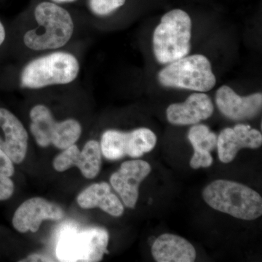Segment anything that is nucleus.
Returning <instances> with one entry per match:
<instances>
[{
    "mask_svg": "<svg viewBox=\"0 0 262 262\" xmlns=\"http://www.w3.org/2000/svg\"><path fill=\"white\" fill-rule=\"evenodd\" d=\"M77 203L83 209L99 208L108 214L121 216L124 206L118 198L112 192L106 182L96 183L82 191L77 198Z\"/></svg>",
    "mask_w": 262,
    "mask_h": 262,
    "instance_id": "17",
    "label": "nucleus"
},
{
    "mask_svg": "<svg viewBox=\"0 0 262 262\" xmlns=\"http://www.w3.org/2000/svg\"><path fill=\"white\" fill-rule=\"evenodd\" d=\"M125 3L126 0H89V8L96 16L105 17L113 14Z\"/></svg>",
    "mask_w": 262,
    "mask_h": 262,
    "instance_id": "20",
    "label": "nucleus"
},
{
    "mask_svg": "<svg viewBox=\"0 0 262 262\" xmlns=\"http://www.w3.org/2000/svg\"><path fill=\"white\" fill-rule=\"evenodd\" d=\"M158 81L164 87L204 93L216 84L211 62L201 54L187 56L160 71Z\"/></svg>",
    "mask_w": 262,
    "mask_h": 262,
    "instance_id": "5",
    "label": "nucleus"
},
{
    "mask_svg": "<svg viewBox=\"0 0 262 262\" xmlns=\"http://www.w3.org/2000/svg\"><path fill=\"white\" fill-rule=\"evenodd\" d=\"M29 119V130L41 147L52 144L63 150L75 144L82 135V125L78 120L69 118L57 121L50 108L44 104L33 106Z\"/></svg>",
    "mask_w": 262,
    "mask_h": 262,
    "instance_id": "6",
    "label": "nucleus"
},
{
    "mask_svg": "<svg viewBox=\"0 0 262 262\" xmlns=\"http://www.w3.org/2000/svg\"><path fill=\"white\" fill-rule=\"evenodd\" d=\"M64 217L63 209L56 203L44 198H32L24 201L17 208L13 225L19 232H36L45 220L58 221Z\"/></svg>",
    "mask_w": 262,
    "mask_h": 262,
    "instance_id": "10",
    "label": "nucleus"
},
{
    "mask_svg": "<svg viewBox=\"0 0 262 262\" xmlns=\"http://www.w3.org/2000/svg\"><path fill=\"white\" fill-rule=\"evenodd\" d=\"M13 162L0 149V201H6L14 192V184L10 177L14 174Z\"/></svg>",
    "mask_w": 262,
    "mask_h": 262,
    "instance_id": "19",
    "label": "nucleus"
},
{
    "mask_svg": "<svg viewBox=\"0 0 262 262\" xmlns=\"http://www.w3.org/2000/svg\"><path fill=\"white\" fill-rule=\"evenodd\" d=\"M101 146L97 141H88L82 151L75 144L55 158L53 168L57 171L63 172L77 167L84 178L94 179L101 170Z\"/></svg>",
    "mask_w": 262,
    "mask_h": 262,
    "instance_id": "9",
    "label": "nucleus"
},
{
    "mask_svg": "<svg viewBox=\"0 0 262 262\" xmlns=\"http://www.w3.org/2000/svg\"><path fill=\"white\" fill-rule=\"evenodd\" d=\"M156 135L146 127L136 129L130 132L108 130L101 136V153L106 159L117 160L124 157L137 158L154 149Z\"/></svg>",
    "mask_w": 262,
    "mask_h": 262,
    "instance_id": "8",
    "label": "nucleus"
},
{
    "mask_svg": "<svg viewBox=\"0 0 262 262\" xmlns=\"http://www.w3.org/2000/svg\"><path fill=\"white\" fill-rule=\"evenodd\" d=\"M80 62L66 50L36 55L20 71V86L24 89L40 90L73 83L80 73Z\"/></svg>",
    "mask_w": 262,
    "mask_h": 262,
    "instance_id": "2",
    "label": "nucleus"
},
{
    "mask_svg": "<svg viewBox=\"0 0 262 262\" xmlns=\"http://www.w3.org/2000/svg\"><path fill=\"white\" fill-rule=\"evenodd\" d=\"M213 102L204 93H194L184 102L172 103L166 110L168 122L176 125H195L213 115Z\"/></svg>",
    "mask_w": 262,
    "mask_h": 262,
    "instance_id": "15",
    "label": "nucleus"
},
{
    "mask_svg": "<svg viewBox=\"0 0 262 262\" xmlns=\"http://www.w3.org/2000/svg\"><path fill=\"white\" fill-rule=\"evenodd\" d=\"M51 1L57 3V4L63 5L74 3V2H76L77 0H51Z\"/></svg>",
    "mask_w": 262,
    "mask_h": 262,
    "instance_id": "23",
    "label": "nucleus"
},
{
    "mask_svg": "<svg viewBox=\"0 0 262 262\" xmlns=\"http://www.w3.org/2000/svg\"><path fill=\"white\" fill-rule=\"evenodd\" d=\"M29 134L21 121L9 110L0 108V149L13 163H21L28 149Z\"/></svg>",
    "mask_w": 262,
    "mask_h": 262,
    "instance_id": "12",
    "label": "nucleus"
},
{
    "mask_svg": "<svg viewBox=\"0 0 262 262\" xmlns=\"http://www.w3.org/2000/svg\"><path fill=\"white\" fill-rule=\"evenodd\" d=\"M108 239L107 230L102 227L67 231L57 244V258L61 261H100L108 252Z\"/></svg>",
    "mask_w": 262,
    "mask_h": 262,
    "instance_id": "7",
    "label": "nucleus"
},
{
    "mask_svg": "<svg viewBox=\"0 0 262 262\" xmlns=\"http://www.w3.org/2000/svg\"><path fill=\"white\" fill-rule=\"evenodd\" d=\"M49 258L46 256H41L39 254H32L29 256L28 257L24 260L23 261H49Z\"/></svg>",
    "mask_w": 262,
    "mask_h": 262,
    "instance_id": "21",
    "label": "nucleus"
},
{
    "mask_svg": "<svg viewBox=\"0 0 262 262\" xmlns=\"http://www.w3.org/2000/svg\"><path fill=\"white\" fill-rule=\"evenodd\" d=\"M32 19L22 36L24 47L32 53L63 50L75 36L76 24L70 12L51 0L36 5Z\"/></svg>",
    "mask_w": 262,
    "mask_h": 262,
    "instance_id": "1",
    "label": "nucleus"
},
{
    "mask_svg": "<svg viewBox=\"0 0 262 262\" xmlns=\"http://www.w3.org/2000/svg\"><path fill=\"white\" fill-rule=\"evenodd\" d=\"M215 103L221 113L234 121L248 120L261 112V93L241 96L233 89L223 85L215 93Z\"/></svg>",
    "mask_w": 262,
    "mask_h": 262,
    "instance_id": "13",
    "label": "nucleus"
},
{
    "mask_svg": "<svg viewBox=\"0 0 262 262\" xmlns=\"http://www.w3.org/2000/svg\"><path fill=\"white\" fill-rule=\"evenodd\" d=\"M151 253L158 262H193L196 251L187 239L173 234L159 236L152 244Z\"/></svg>",
    "mask_w": 262,
    "mask_h": 262,
    "instance_id": "16",
    "label": "nucleus"
},
{
    "mask_svg": "<svg viewBox=\"0 0 262 262\" xmlns=\"http://www.w3.org/2000/svg\"><path fill=\"white\" fill-rule=\"evenodd\" d=\"M192 20L184 10L167 12L153 33V51L162 64L172 63L190 52Z\"/></svg>",
    "mask_w": 262,
    "mask_h": 262,
    "instance_id": "4",
    "label": "nucleus"
},
{
    "mask_svg": "<svg viewBox=\"0 0 262 262\" xmlns=\"http://www.w3.org/2000/svg\"><path fill=\"white\" fill-rule=\"evenodd\" d=\"M151 170L149 164L144 160H129L124 162L111 176L112 186L127 208H135L139 199V186Z\"/></svg>",
    "mask_w": 262,
    "mask_h": 262,
    "instance_id": "11",
    "label": "nucleus"
},
{
    "mask_svg": "<svg viewBox=\"0 0 262 262\" xmlns=\"http://www.w3.org/2000/svg\"><path fill=\"white\" fill-rule=\"evenodd\" d=\"M188 139L194 148L190 160L193 169L208 168L213 163L211 151L217 146V136L205 125H194L189 129Z\"/></svg>",
    "mask_w": 262,
    "mask_h": 262,
    "instance_id": "18",
    "label": "nucleus"
},
{
    "mask_svg": "<svg viewBox=\"0 0 262 262\" xmlns=\"http://www.w3.org/2000/svg\"><path fill=\"white\" fill-rule=\"evenodd\" d=\"M5 38H6V30L4 25L0 21V46L5 42Z\"/></svg>",
    "mask_w": 262,
    "mask_h": 262,
    "instance_id": "22",
    "label": "nucleus"
},
{
    "mask_svg": "<svg viewBox=\"0 0 262 262\" xmlns=\"http://www.w3.org/2000/svg\"><path fill=\"white\" fill-rule=\"evenodd\" d=\"M262 144V135L256 129L244 124L232 128L227 127L221 131L217 137L219 158L224 163H229L244 148L256 149Z\"/></svg>",
    "mask_w": 262,
    "mask_h": 262,
    "instance_id": "14",
    "label": "nucleus"
},
{
    "mask_svg": "<svg viewBox=\"0 0 262 262\" xmlns=\"http://www.w3.org/2000/svg\"><path fill=\"white\" fill-rule=\"evenodd\" d=\"M203 198L213 209L239 220H254L262 214L261 195L239 183L215 180L205 188Z\"/></svg>",
    "mask_w": 262,
    "mask_h": 262,
    "instance_id": "3",
    "label": "nucleus"
}]
</instances>
